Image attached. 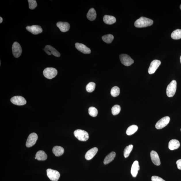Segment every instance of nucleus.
I'll list each match as a JSON object with an SVG mask.
<instances>
[{
  "mask_svg": "<svg viewBox=\"0 0 181 181\" xmlns=\"http://www.w3.org/2000/svg\"><path fill=\"white\" fill-rule=\"evenodd\" d=\"M153 24L152 20L145 17H141L136 20L134 25L137 28H144L151 26Z\"/></svg>",
  "mask_w": 181,
  "mask_h": 181,
  "instance_id": "nucleus-1",
  "label": "nucleus"
},
{
  "mask_svg": "<svg viewBox=\"0 0 181 181\" xmlns=\"http://www.w3.org/2000/svg\"><path fill=\"white\" fill-rule=\"evenodd\" d=\"M75 137L78 139L79 141H86L88 140L89 138V134L88 133L84 130L77 129L74 132Z\"/></svg>",
  "mask_w": 181,
  "mask_h": 181,
  "instance_id": "nucleus-2",
  "label": "nucleus"
},
{
  "mask_svg": "<svg viewBox=\"0 0 181 181\" xmlns=\"http://www.w3.org/2000/svg\"><path fill=\"white\" fill-rule=\"evenodd\" d=\"M177 82L176 80H173L168 85L166 89V94L169 97H173L176 93Z\"/></svg>",
  "mask_w": 181,
  "mask_h": 181,
  "instance_id": "nucleus-3",
  "label": "nucleus"
},
{
  "mask_svg": "<svg viewBox=\"0 0 181 181\" xmlns=\"http://www.w3.org/2000/svg\"><path fill=\"white\" fill-rule=\"evenodd\" d=\"M58 71L53 68H47L44 69L43 72L44 76L48 79L55 78L58 74Z\"/></svg>",
  "mask_w": 181,
  "mask_h": 181,
  "instance_id": "nucleus-4",
  "label": "nucleus"
},
{
  "mask_svg": "<svg viewBox=\"0 0 181 181\" xmlns=\"http://www.w3.org/2000/svg\"><path fill=\"white\" fill-rule=\"evenodd\" d=\"M47 174L50 180L52 181H58L60 176L59 172L57 171L48 169L46 170Z\"/></svg>",
  "mask_w": 181,
  "mask_h": 181,
  "instance_id": "nucleus-5",
  "label": "nucleus"
},
{
  "mask_svg": "<svg viewBox=\"0 0 181 181\" xmlns=\"http://www.w3.org/2000/svg\"><path fill=\"white\" fill-rule=\"evenodd\" d=\"M12 52L14 57L18 58L21 56L22 50L21 47L19 43L14 42L12 47Z\"/></svg>",
  "mask_w": 181,
  "mask_h": 181,
  "instance_id": "nucleus-6",
  "label": "nucleus"
},
{
  "mask_svg": "<svg viewBox=\"0 0 181 181\" xmlns=\"http://www.w3.org/2000/svg\"><path fill=\"white\" fill-rule=\"evenodd\" d=\"M119 58L122 64L126 66H131L134 63L133 60L127 54H121L120 55Z\"/></svg>",
  "mask_w": 181,
  "mask_h": 181,
  "instance_id": "nucleus-7",
  "label": "nucleus"
},
{
  "mask_svg": "<svg viewBox=\"0 0 181 181\" xmlns=\"http://www.w3.org/2000/svg\"><path fill=\"white\" fill-rule=\"evenodd\" d=\"M38 138V135L36 133H33L31 134L28 136L26 142V147L30 148L34 146L36 144Z\"/></svg>",
  "mask_w": 181,
  "mask_h": 181,
  "instance_id": "nucleus-8",
  "label": "nucleus"
},
{
  "mask_svg": "<svg viewBox=\"0 0 181 181\" xmlns=\"http://www.w3.org/2000/svg\"><path fill=\"white\" fill-rule=\"evenodd\" d=\"M170 121V118L169 117H163L156 123L155 125L156 129H160L165 127L169 123Z\"/></svg>",
  "mask_w": 181,
  "mask_h": 181,
  "instance_id": "nucleus-9",
  "label": "nucleus"
},
{
  "mask_svg": "<svg viewBox=\"0 0 181 181\" xmlns=\"http://www.w3.org/2000/svg\"><path fill=\"white\" fill-rule=\"evenodd\" d=\"M11 101L13 104L22 106L26 104L27 102L26 99L21 96H15L12 98Z\"/></svg>",
  "mask_w": 181,
  "mask_h": 181,
  "instance_id": "nucleus-10",
  "label": "nucleus"
},
{
  "mask_svg": "<svg viewBox=\"0 0 181 181\" xmlns=\"http://www.w3.org/2000/svg\"><path fill=\"white\" fill-rule=\"evenodd\" d=\"M161 64V62L159 60H154L150 64L149 68L148 69V71L149 74H154Z\"/></svg>",
  "mask_w": 181,
  "mask_h": 181,
  "instance_id": "nucleus-11",
  "label": "nucleus"
},
{
  "mask_svg": "<svg viewBox=\"0 0 181 181\" xmlns=\"http://www.w3.org/2000/svg\"><path fill=\"white\" fill-rule=\"evenodd\" d=\"M46 53L49 55L52 54L54 56L59 57L60 56V54L58 51L55 48L49 45H46L44 49H43Z\"/></svg>",
  "mask_w": 181,
  "mask_h": 181,
  "instance_id": "nucleus-12",
  "label": "nucleus"
},
{
  "mask_svg": "<svg viewBox=\"0 0 181 181\" xmlns=\"http://www.w3.org/2000/svg\"><path fill=\"white\" fill-rule=\"evenodd\" d=\"M26 29L28 31L34 35L40 34L43 31L41 27L37 25L27 26L26 27Z\"/></svg>",
  "mask_w": 181,
  "mask_h": 181,
  "instance_id": "nucleus-13",
  "label": "nucleus"
},
{
  "mask_svg": "<svg viewBox=\"0 0 181 181\" xmlns=\"http://www.w3.org/2000/svg\"><path fill=\"white\" fill-rule=\"evenodd\" d=\"M75 47L77 50L85 54H90L91 50L90 48L82 43H77L75 44Z\"/></svg>",
  "mask_w": 181,
  "mask_h": 181,
  "instance_id": "nucleus-14",
  "label": "nucleus"
},
{
  "mask_svg": "<svg viewBox=\"0 0 181 181\" xmlns=\"http://www.w3.org/2000/svg\"><path fill=\"white\" fill-rule=\"evenodd\" d=\"M56 25L58 28H59L60 31L62 32L68 31L70 27V24L66 22H58L57 23Z\"/></svg>",
  "mask_w": 181,
  "mask_h": 181,
  "instance_id": "nucleus-15",
  "label": "nucleus"
},
{
  "mask_svg": "<svg viewBox=\"0 0 181 181\" xmlns=\"http://www.w3.org/2000/svg\"><path fill=\"white\" fill-rule=\"evenodd\" d=\"M152 161L156 166H159L161 164L159 156L157 153L154 151H152L150 153Z\"/></svg>",
  "mask_w": 181,
  "mask_h": 181,
  "instance_id": "nucleus-16",
  "label": "nucleus"
},
{
  "mask_svg": "<svg viewBox=\"0 0 181 181\" xmlns=\"http://www.w3.org/2000/svg\"><path fill=\"white\" fill-rule=\"evenodd\" d=\"M139 170V162L138 161H135L132 165L131 169V174L133 177L135 178L137 176L138 171Z\"/></svg>",
  "mask_w": 181,
  "mask_h": 181,
  "instance_id": "nucleus-17",
  "label": "nucleus"
},
{
  "mask_svg": "<svg viewBox=\"0 0 181 181\" xmlns=\"http://www.w3.org/2000/svg\"><path fill=\"white\" fill-rule=\"evenodd\" d=\"M98 151V149L96 147H94L89 150L85 154V157L87 160H90L94 157Z\"/></svg>",
  "mask_w": 181,
  "mask_h": 181,
  "instance_id": "nucleus-18",
  "label": "nucleus"
},
{
  "mask_svg": "<svg viewBox=\"0 0 181 181\" xmlns=\"http://www.w3.org/2000/svg\"><path fill=\"white\" fill-rule=\"evenodd\" d=\"M180 144L179 141L176 139H172L169 142L168 144V147L171 150L178 149L180 147Z\"/></svg>",
  "mask_w": 181,
  "mask_h": 181,
  "instance_id": "nucleus-19",
  "label": "nucleus"
},
{
  "mask_svg": "<svg viewBox=\"0 0 181 181\" xmlns=\"http://www.w3.org/2000/svg\"><path fill=\"white\" fill-rule=\"evenodd\" d=\"M103 21L105 24L112 25L115 23L116 19L113 16L106 15L103 17Z\"/></svg>",
  "mask_w": 181,
  "mask_h": 181,
  "instance_id": "nucleus-20",
  "label": "nucleus"
},
{
  "mask_svg": "<svg viewBox=\"0 0 181 181\" xmlns=\"http://www.w3.org/2000/svg\"><path fill=\"white\" fill-rule=\"evenodd\" d=\"M96 12L94 9L91 8L89 9L88 13L87 14V19L91 21H94L96 18Z\"/></svg>",
  "mask_w": 181,
  "mask_h": 181,
  "instance_id": "nucleus-21",
  "label": "nucleus"
},
{
  "mask_svg": "<svg viewBox=\"0 0 181 181\" xmlns=\"http://www.w3.org/2000/svg\"><path fill=\"white\" fill-rule=\"evenodd\" d=\"M52 151L56 156L62 155L64 152V148L59 146H56L53 148Z\"/></svg>",
  "mask_w": 181,
  "mask_h": 181,
  "instance_id": "nucleus-22",
  "label": "nucleus"
},
{
  "mask_svg": "<svg viewBox=\"0 0 181 181\" xmlns=\"http://www.w3.org/2000/svg\"><path fill=\"white\" fill-rule=\"evenodd\" d=\"M35 156V159L39 161L45 160L47 157V155L42 150H40L37 153Z\"/></svg>",
  "mask_w": 181,
  "mask_h": 181,
  "instance_id": "nucleus-23",
  "label": "nucleus"
},
{
  "mask_svg": "<svg viewBox=\"0 0 181 181\" xmlns=\"http://www.w3.org/2000/svg\"><path fill=\"white\" fill-rule=\"evenodd\" d=\"M116 153L115 152H113L110 153L106 157L104 160V163L106 165L112 161L115 157Z\"/></svg>",
  "mask_w": 181,
  "mask_h": 181,
  "instance_id": "nucleus-24",
  "label": "nucleus"
},
{
  "mask_svg": "<svg viewBox=\"0 0 181 181\" xmlns=\"http://www.w3.org/2000/svg\"><path fill=\"white\" fill-rule=\"evenodd\" d=\"M138 127L136 125H133L130 126L126 131V134L127 135L131 136L133 135L137 131Z\"/></svg>",
  "mask_w": 181,
  "mask_h": 181,
  "instance_id": "nucleus-25",
  "label": "nucleus"
},
{
  "mask_svg": "<svg viewBox=\"0 0 181 181\" xmlns=\"http://www.w3.org/2000/svg\"><path fill=\"white\" fill-rule=\"evenodd\" d=\"M171 37L173 39L178 40L181 38V30L178 29L174 30L171 34Z\"/></svg>",
  "mask_w": 181,
  "mask_h": 181,
  "instance_id": "nucleus-26",
  "label": "nucleus"
},
{
  "mask_svg": "<svg viewBox=\"0 0 181 181\" xmlns=\"http://www.w3.org/2000/svg\"><path fill=\"white\" fill-rule=\"evenodd\" d=\"M114 38L113 36L111 34L106 35L102 37L104 42L108 44L111 43L113 42Z\"/></svg>",
  "mask_w": 181,
  "mask_h": 181,
  "instance_id": "nucleus-27",
  "label": "nucleus"
},
{
  "mask_svg": "<svg viewBox=\"0 0 181 181\" xmlns=\"http://www.w3.org/2000/svg\"><path fill=\"white\" fill-rule=\"evenodd\" d=\"M133 148V146L132 145H130L125 147L124 151V156L125 158H127L129 156Z\"/></svg>",
  "mask_w": 181,
  "mask_h": 181,
  "instance_id": "nucleus-28",
  "label": "nucleus"
},
{
  "mask_svg": "<svg viewBox=\"0 0 181 181\" xmlns=\"http://www.w3.org/2000/svg\"><path fill=\"white\" fill-rule=\"evenodd\" d=\"M120 90L119 87L115 86L112 88L111 91V94L113 97H116L119 95Z\"/></svg>",
  "mask_w": 181,
  "mask_h": 181,
  "instance_id": "nucleus-29",
  "label": "nucleus"
},
{
  "mask_svg": "<svg viewBox=\"0 0 181 181\" xmlns=\"http://www.w3.org/2000/svg\"><path fill=\"white\" fill-rule=\"evenodd\" d=\"M121 108L119 105H115L112 107L111 109L112 113L114 115H118L120 112Z\"/></svg>",
  "mask_w": 181,
  "mask_h": 181,
  "instance_id": "nucleus-30",
  "label": "nucleus"
},
{
  "mask_svg": "<svg viewBox=\"0 0 181 181\" xmlns=\"http://www.w3.org/2000/svg\"><path fill=\"white\" fill-rule=\"evenodd\" d=\"M88 112L89 115L93 117H96L98 113L97 109L93 107H91L89 108Z\"/></svg>",
  "mask_w": 181,
  "mask_h": 181,
  "instance_id": "nucleus-31",
  "label": "nucleus"
},
{
  "mask_svg": "<svg viewBox=\"0 0 181 181\" xmlns=\"http://www.w3.org/2000/svg\"><path fill=\"white\" fill-rule=\"evenodd\" d=\"M96 84L94 83L91 82L87 85L86 90L89 92H92L95 88Z\"/></svg>",
  "mask_w": 181,
  "mask_h": 181,
  "instance_id": "nucleus-32",
  "label": "nucleus"
},
{
  "mask_svg": "<svg viewBox=\"0 0 181 181\" xmlns=\"http://www.w3.org/2000/svg\"><path fill=\"white\" fill-rule=\"evenodd\" d=\"M29 8L31 9H34L37 7V4L35 0H28Z\"/></svg>",
  "mask_w": 181,
  "mask_h": 181,
  "instance_id": "nucleus-33",
  "label": "nucleus"
},
{
  "mask_svg": "<svg viewBox=\"0 0 181 181\" xmlns=\"http://www.w3.org/2000/svg\"><path fill=\"white\" fill-rule=\"evenodd\" d=\"M151 180L152 181H166L161 178L156 176H152Z\"/></svg>",
  "mask_w": 181,
  "mask_h": 181,
  "instance_id": "nucleus-34",
  "label": "nucleus"
},
{
  "mask_svg": "<svg viewBox=\"0 0 181 181\" xmlns=\"http://www.w3.org/2000/svg\"><path fill=\"white\" fill-rule=\"evenodd\" d=\"M176 163L178 169L181 170V159L177 161Z\"/></svg>",
  "mask_w": 181,
  "mask_h": 181,
  "instance_id": "nucleus-35",
  "label": "nucleus"
},
{
  "mask_svg": "<svg viewBox=\"0 0 181 181\" xmlns=\"http://www.w3.org/2000/svg\"><path fill=\"white\" fill-rule=\"evenodd\" d=\"M3 21V19L2 18L0 17V23H1Z\"/></svg>",
  "mask_w": 181,
  "mask_h": 181,
  "instance_id": "nucleus-36",
  "label": "nucleus"
},
{
  "mask_svg": "<svg viewBox=\"0 0 181 181\" xmlns=\"http://www.w3.org/2000/svg\"><path fill=\"white\" fill-rule=\"evenodd\" d=\"M180 62L181 64V56L180 57Z\"/></svg>",
  "mask_w": 181,
  "mask_h": 181,
  "instance_id": "nucleus-37",
  "label": "nucleus"
},
{
  "mask_svg": "<svg viewBox=\"0 0 181 181\" xmlns=\"http://www.w3.org/2000/svg\"><path fill=\"white\" fill-rule=\"evenodd\" d=\"M180 9H181V5H180Z\"/></svg>",
  "mask_w": 181,
  "mask_h": 181,
  "instance_id": "nucleus-38",
  "label": "nucleus"
},
{
  "mask_svg": "<svg viewBox=\"0 0 181 181\" xmlns=\"http://www.w3.org/2000/svg\"></svg>",
  "mask_w": 181,
  "mask_h": 181,
  "instance_id": "nucleus-39",
  "label": "nucleus"
}]
</instances>
